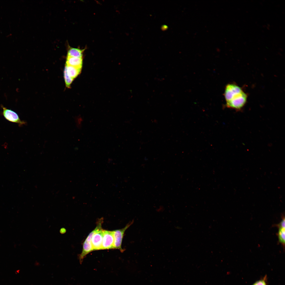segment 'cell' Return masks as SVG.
Masks as SVG:
<instances>
[{
    "instance_id": "5",
    "label": "cell",
    "mask_w": 285,
    "mask_h": 285,
    "mask_svg": "<svg viewBox=\"0 0 285 285\" xmlns=\"http://www.w3.org/2000/svg\"><path fill=\"white\" fill-rule=\"evenodd\" d=\"M113 231L103 230V237L101 250L114 249Z\"/></svg>"
},
{
    "instance_id": "11",
    "label": "cell",
    "mask_w": 285,
    "mask_h": 285,
    "mask_svg": "<svg viewBox=\"0 0 285 285\" xmlns=\"http://www.w3.org/2000/svg\"><path fill=\"white\" fill-rule=\"evenodd\" d=\"M64 77L66 86L69 88L74 79L70 77L67 74L65 68L64 70Z\"/></svg>"
},
{
    "instance_id": "8",
    "label": "cell",
    "mask_w": 285,
    "mask_h": 285,
    "mask_svg": "<svg viewBox=\"0 0 285 285\" xmlns=\"http://www.w3.org/2000/svg\"><path fill=\"white\" fill-rule=\"evenodd\" d=\"M67 56L83 58V53L86 48L83 49L73 48L68 45L67 46Z\"/></svg>"
},
{
    "instance_id": "10",
    "label": "cell",
    "mask_w": 285,
    "mask_h": 285,
    "mask_svg": "<svg viewBox=\"0 0 285 285\" xmlns=\"http://www.w3.org/2000/svg\"><path fill=\"white\" fill-rule=\"evenodd\" d=\"M285 229L279 228L278 232V236L279 242L283 245L285 244Z\"/></svg>"
},
{
    "instance_id": "2",
    "label": "cell",
    "mask_w": 285,
    "mask_h": 285,
    "mask_svg": "<svg viewBox=\"0 0 285 285\" xmlns=\"http://www.w3.org/2000/svg\"><path fill=\"white\" fill-rule=\"evenodd\" d=\"M103 222L102 218L98 219L97 223L95 232L91 239L93 250H101L103 237V230L102 225Z\"/></svg>"
},
{
    "instance_id": "13",
    "label": "cell",
    "mask_w": 285,
    "mask_h": 285,
    "mask_svg": "<svg viewBox=\"0 0 285 285\" xmlns=\"http://www.w3.org/2000/svg\"><path fill=\"white\" fill-rule=\"evenodd\" d=\"M285 220L284 217L280 223L278 225V226L279 228L285 229Z\"/></svg>"
},
{
    "instance_id": "1",
    "label": "cell",
    "mask_w": 285,
    "mask_h": 285,
    "mask_svg": "<svg viewBox=\"0 0 285 285\" xmlns=\"http://www.w3.org/2000/svg\"><path fill=\"white\" fill-rule=\"evenodd\" d=\"M224 96L227 108L238 110L241 109L246 103L248 95L239 86L229 83L225 87Z\"/></svg>"
},
{
    "instance_id": "9",
    "label": "cell",
    "mask_w": 285,
    "mask_h": 285,
    "mask_svg": "<svg viewBox=\"0 0 285 285\" xmlns=\"http://www.w3.org/2000/svg\"><path fill=\"white\" fill-rule=\"evenodd\" d=\"M68 75L74 79L80 73L81 68L65 64V68Z\"/></svg>"
},
{
    "instance_id": "12",
    "label": "cell",
    "mask_w": 285,
    "mask_h": 285,
    "mask_svg": "<svg viewBox=\"0 0 285 285\" xmlns=\"http://www.w3.org/2000/svg\"><path fill=\"white\" fill-rule=\"evenodd\" d=\"M266 279V278H264L260 280L255 282L252 285H267Z\"/></svg>"
},
{
    "instance_id": "4",
    "label": "cell",
    "mask_w": 285,
    "mask_h": 285,
    "mask_svg": "<svg viewBox=\"0 0 285 285\" xmlns=\"http://www.w3.org/2000/svg\"><path fill=\"white\" fill-rule=\"evenodd\" d=\"M95 231L94 229L89 234L83 243L82 252L79 256V259L80 264L82 263L86 255L93 251L91 244V239Z\"/></svg>"
},
{
    "instance_id": "3",
    "label": "cell",
    "mask_w": 285,
    "mask_h": 285,
    "mask_svg": "<svg viewBox=\"0 0 285 285\" xmlns=\"http://www.w3.org/2000/svg\"><path fill=\"white\" fill-rule=\"evenodd\" d=\"M134 220L129 222L124 228L113 230L114 244V249H118L122 252L125 251L121 246L122 242L124 233L126 230L132 225Z\"/></svg>"
},
{
    "instance_id": "7",
    "label": "cell",
    "mask_w": 285,
    "mask_h": 285,
    "mask_svg": "<svg viewBox=\"0 0 285 285\" xmlns=\"http://www.w3.org/2000/svg\"><path fill=\"white\" fill-rule=\"evenodd\" d=\"M83 58L66 56V65L82 68Z\"/></svg>"
},
{
    "instance_id": "6",
    "label": "cell",
    "mask_w": 285,
    "mask_h": 285,
    "mask_svg": "<svg viewBox=\"0 0 285 285\" xmlns=\"http://www.w3.org/2000/svg\"><path fill=\"white\" fill-rule=\"evenodd\" d=\"M3 109L2 114L7 120L18 124L19 125L25 124V122L21 120L17 114L14 111L2 106Z\"/></svg>"
}]
</instances>
